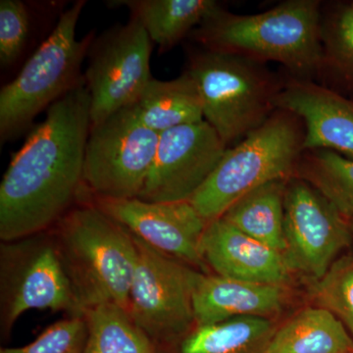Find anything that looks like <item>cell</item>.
<instances>
[{
  "label": "cell",
  "instance_id": "obj_1",
  "mask_svg": "<svg viewBox=\"0 0 353 353\" xmlns=\"http://www.w3.org/2000/svg\"><path fill=\"white\" fill-rule=\"evenodd\" d=\"M90 131L85 85L48 109L46 119L13 155L0 183L2 243L50 231L73 208L83 188Z\"/></svg>",
  "mask_w": 353,
  "mask_h": 353
},
{
  "label": "cell",
  "instance_id": "obj_2",
  "mask_svg": "<svg viewBox=\"0 0 353 353\" xmlns=\"http://www.w3.org/2000/svg\"><path fill=\"white\" fill-rule=\"evenodd\" d=\"M322 6L319 0H288L265 12L239 15L220 4L189 37L204 50L276 62L287 75L316 81L322 59Z\"/></svg>",
  "mask_w": 353,
  "mask_h": 353
},
{
  "label": "cell",
  "instance_id": "obj_3",
  "mask_svg": "<svg viewBox=\"0 0 353 353\" xmlns=\"http://www.w3.org/2000/svg\"><path fill=\"white\" fill-rule=\"evenodd\" d=\"M51 236L85 311L108 303L128 311L137 248L126 228L85 201L58 221Z\"/></svg>",
  "mask_w": 353,
  "mask_h": 353
},
{
  "label": "cell",
  "instance_id": "obj_4",
  "mask_svg": "<svg viewBox=\"0 0 353 353\" xmlns=\"http://www.w3.org/2000/svg\"><path fill=\"white\" fill-rule=\"evenodd\" d=\"M185 71L199 88L204 120L229 148L278 110L285 75L273 73L266 64L201 48L190 51Z\"/></svg>",
  "mask_w": 353,
  "mask_h": 353
},
{
  "label": "cell",
  "instance_id": "obj_5",
  "mask_svg": "<svg viewBox=\"0 0 353 353\" xmlns=\"http://www.w3.org/2000/svg\"><path fill=\"white\" fill-rule=\"evenodd\" d=\"M304 138L303 120L278 109L238 145L228 148L214 172L189 201L208 222L222 217L252 190L292 178L303 152Z\"/></svg>",
  "mask_w": 353,
  "mask_h": 353
},
{
  "label": "cell",
  "instance_id": "obj_6",
  "mask_svg": "<svg viewBox=\"0 0 353 353\" xmlns=\"http://www.w3.org/2000/svg\"><path fill=\"white\" fill-rule=\"evenodd\" d=\"M87 2L78 0L61 13L50 36L27 60L18 76L0 92V139L15 138L44 109L85 85L83 60L94 39L92 32L77 39L76 30Z\"/></svg>",
  "mask_w": 353,
  "mask_h": 353
},
{
  "label": "cell",
  "instance_id": "obj_7",
  "mask_svg": "<svg viewBox=\"0 0 353 353\" xmlns=\"http://www.w3.org/2000/svg\"><path fill=\"white\" fill-rule=\"evenodd\" d=\"M32 309L63 311L82 317L79 301L51 234L41 233L0 245V329L9 336Z\"/></svg>",
  "mask_w": 353,
  "mask_h": 353
},
{
  "label": "cell",
  "instance_id": "obj_8",
  "mask_svg": "<svg viewBox=\"0 0 353 353\" xmlns=\"http://www.w3.org/2000/svg\"><path fill=\"white\" fill-rule=\"evenodd\" d=\"M134 239L137 261L128 313L139 328L168 353L196 327L192 292L201 271L137 236Z\"/></svg>",
  "mask_w": 353,
  "mask_h": 353
},
{
  "label": "cell",
  "instance_id": "obj_9",
  "mask_svg": "<svg viewBox=\"0 0 353 353\" xmlns=\"http://www.w3.org/2000/svg\"><path fill=\"white\" fill-rule=\"evenodd\" d=\"M159 136L145 126L131 108L90 128L83 187L97 199H137L152 170Z\"/></svg>",
  "mask_w": 353,
  "mask_h": 353
},
{
  "label": "cell",
  "instance_id": "obj_10",
  "mask_svg": "<svg viewBox=\"0 0 353 353\" xmlns=\"http://www.w3.org/2000/svg\"><path fill=\"white\" fill-rule=\"evenodd\" d=\"M152 43L134 17L94 37L83 74L90 97V128L138 101L153 79Z\"/></svg>",
  "mask_w": 353,
  "mask_h": 353
},
{
  "label": "cell",
  "instance_id": "obj_11",
  "mask_svg": "<svg viewBox=\"0 0 353 353\" xmlns=\"http://www.w3.org/2000/svg\"><path fill=\"white\" fill-rule=\"evenodd\" d=\"M350 219L322 192L299 176L285 194V256L292 272L320 280L352 243Z\"/></svg>",
  "mask_w": 353,
  "mask_h": 353
},
{
  "label": "cell",
  "instance_id": "obj_12",
  "mask_svg": "<svg viewBox=\"0 0 353 353\" xmlns=\"http://www.w3.org/2000/svg\"><path fill=\"white\" fill-rule=\"evenodd\" d=\"M228 148L205 120L161 132L152 170L137 199L189 201L214 172Z\"/></svg>",
  "mask_w": 353,
  "mask_h": 353
},
{
  "label": "cell",
  "instance_id": "obj_13",
  "mask_svg": "<svg viewBox=\"0 0 353 353\" xmlns=\"http://www.w3.org/2000/svg\"><path fill=\"white\" fill-rule=\"evenodd\" d=\"M88 201L139 240L208 273L201 256V241L208 222L190 201L152 202L92 196Z\"/></svg>",
  "mask_w": 353,
  "mask_h": 353
},
{
  "label": "cell",
  "instance_id": "obj_14",
  "mask_svg": "<svg viewBox=\"0 0 353 353\" xmlns=\"http://www.w3.org/2000/svg\"><path fill=\"white\" fill-rule=\"evenodd\" d=\"M277 108L304 123V150H329L353 160V101L311 80L285 74Z\"/></svg>",
  "mask_w": 353,
  "mask_h": 353
},
{
  "label": "cell",
  "instance_id": "obj_15",
  "mask_svg": "<svg viewBox=\"0 0 353 353\" xmlns=\"http://www.w3.org/2000/svg\"><path fill=\"white\" fill-rule=\"evenodd\" d=\"M201 256L217 275L245 282L285 285L294 273L284 253L250 238L222 217L208 222Z\"/></svg>",
  "mask_w": 353,
  "mask_h": 353
},
{
  "label": "cell",
  "instance_id": "obj_16",
  "mask_svg": "<svg viewBox=\"0 0 353 353\" xmlns=\"http://www.w3.org/2000/svg\"><path fill=\"white\" fill-rule=\"evenodd\" d=\"M285 285L259 284L199 272L194 292L196 326L243 316L272 319L285 303Z\"/></svg>",
  "mask_w": 353,
  "mask_h": 353
},
{
  "label": "cell",
  "instance_id": "obj_17",
  "mask_svg": "<svg viewBox=\"0 0 353 353\" xmlns=\"http://www.w3.org/2000/svg\"><path fill=\"white\" fill-rule=\"evenodd\" d=\"M131 109L145 126L159 134L204 120L199 88L187 71L174 80L153 78Z\"/></svg>",
  "mask_w": 353,
  "mask_h": 353
},
{
  "label": "cell",
  "instance_id": "obj_18",
  "mask_svg": "<svg viewBox=\"0 0 353 353\" xmlns=\"http://www.w3.org/2000/svg\"><path fill=\"white\" fill-rule=\"evenodd\" d=\"M111 3L127 7L160 51L170 50L181 43L220 6L214 0H119Z\"/></svg>",
  "mask_w": 353,
  "mask_h": 353
},
{
  "label": "cell",
  "instance_id": "obj_19",
  "mask_svg": "<svg viewBox=\"0 0 353 353\" xmlns=\"http://www.w3.org/2000/svg\"><path fill=\"white\" fill-rule=\"evenodd\" d=\"M266 353H353V339L328 309L308 307L276 330Z\"/></svg>",
  "mask_w": 353,
  "mask_h": 353
},
{
  "label": "cell",
  "instance_id": "obj_20",
  "mask_svg": "<svg viewBox=\"0 0 353 353\" xmlns=\"http://www.w3.org/2000/svg\"><path fill=\"white\" fill-rule=\"evenodd\" d=\"M289 180L273 181L252 190L234 202L223 219L250 238L285 253V194Z\"/></svg>",
  "mask_w": 353,
  "mask_h": 353
},
{
  "label": "cell",
  "instance_id": "obj_21",
  "mask_svg": "<svg viewBox=\"0 0 353 353\" xmlns=\"http://www.w3.org/2000/svg\"><path fill=\"white\" fill-rule=\"evenodd\" d=\"M277 327L268 318H233L196 326L175 347V353H266Z\"/></svg>",
  "mask_w": 353,
  "mask_h": 353
},
{
  "label": "cell",
  "instance_id": "obj_22",
  "mask_svg": "<svg viewBox=\"0 0 353 353\" xmlns=\"http://www.w3.org/2000/svg\"><path fill=\"white\" fill-rule=\"evenodd\" d=\"M322 59L316 82L353 92V4L322 6Z\"/></svg>",
  "mask_w": 353,
  "mask_h": 353
},
{
  "label": "cell",
  "instance_id": "obj_23",
  "mask_svg": "<svg viewBox=\"0 0 353 353\" xmlns=\"http://www.w3.org/2000/svg\"><path fill=\"white\" fill-rule=\"evenodd\" d=\"M85 318L88 338L82 353H167L117 304L88 309Z\"/></svg>",
  "mask_w": 353,
  "mask_h": 353
},
{
  "label": "cell",
  "instance_id": "obj_24",
  "mask_svg": "<svg viewBox=\"0 0 353 353\" xmlns=\"http://www.w3.org/2000/svg\"><path fill=\"white\" fill-rule=\"evenodd\" d=\"M353 219V160L329 150H304L294 172Z\"/></svg>",
  "mask_w": 353,
  "mask_h": 353
},
{
  "label": "cell",
  "instance_id": "obj_25",
  "mask_svg": "<svg viewBox=\"0 0 353 353\" xmlns=\"http://www.w3.org/2000/svg\"><path fill=\"white\" fill-rule=\"evenodd\" d=\"M313 294L318 306L331 311L353 336V253L339 257L315 281Z\"/></svg>",
  "mask_w": 353,
  "mask_h": 353
},
{
  "label": "cell",
  "instance_id": "obj_26",
  "mask_svg": "<svg viewBox=\"0 0 353 353\" xmlns=\"http://www.w3.org/2000/svg\"><path fill=\"white\" fill-rule=\"evenodd\" d=\"M87 338L85 316L69 317L51 325L29 345L1 348L0 353H82Z\"/></svg>",
  "mask_w": 353,
  "mask_h": 353
},
{
  "label": "cell",
  "instance_id": "obj_27",
  "mask_svg": "<svg viewBox=\"0 0 353 353\" xmlns=\"http://www.w3.org/2000/svg\"><path fill=\"white\" fill-rule=\"evenodd\" d=\"M31 31L29 10L21 0L0 1V65L13 66L24 52Z\"/></svg>",
  "mask_w": 353,
  "mask_h": 353
},
{
  "label": "cell",
  "instance_id": "obj_28",
  "mask_svg": "<svg viewBox=\"0 0 353 353\" xmlns=\"http://www.w3.org/2000/svg\"><path fill=\"white\" fill-rule=\"evenodd\" d=\"M350 229H352V234H353V219H350Z\"/></svg>",
  "mask_w": 353,
  "mask_h": 353
},
{
  "label": "cell",
  "instance_id": "obj_29",
  "mask_svg": "<svg viewBox=\"0 0 353 353\" xmlns=\"http://www.w3.org/2000/svg\"><path fill=\"white\" fill-rule=\"evenodd\" d=\"M353 4V3H352Z\"/></svg>",
  "mask_w": 353,
  "mask_h": 353
}]
</instances>
